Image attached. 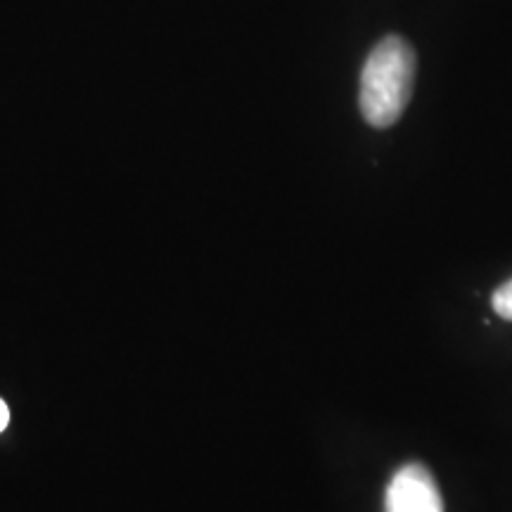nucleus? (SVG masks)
Instances as JSON below:
<instances>
[{"label":"nucleus","instance_id":"f03ea898","mask_svg":"<svg viewBox=\"0 0 512 512\" xmlns=\"http://www.w3.org/2000/svg\"><path fill=\"white\" fill-rule=\"evenodd\" d=\"M384 512H444L441 491L430 470L418 463L401 467L387 486Z\"/></svg>","mask_w":512,"mask_h":512},{"label":"nucleus","instance_id":"7ed1b4c3","mask_svg":"<svg viewBox=\"0 0 512 512\" xmlns=\"http://www.w3.org/2000/svg\"><path fill=\"white\" fill-rule=\"evenodd\" d=\"M491 304H494V311L505 320H512V280L503 283L491 297Z\"/></svg>","mask_w":512,"mask_h":512},{"label":"nucleus","instance_id":"20e7f679","mask_svg":"<svg viewBox=\"0 0 512 512\" xmlns=\"http://www.w3.org/2000/svg\"><path fill=\"white\" fill-rule=\"evenodd\" d=\"M8 422H10V408H8V403L0 399V432L8 427Z\"/></svg>","mask_w":512,"mask_h":512},{"label":"nucleus","instance_id":"f257e3e1","mask_svg":"<svg viewBox=\"0 0 512 512\" xmlns=\"http://www.w3.org/2000/svg\"><path fill=\"white\" fill-rule=\"evenodd\" d=\"M415 53L401 36L382 38L370 50L366 67L361 72V105L363 119L375 128H389L401 119L413 95Z\"/></svg>","mask_w":512,"mask_h":512}]
</instances>
